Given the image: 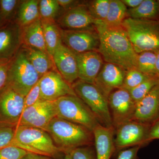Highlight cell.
Wrapping results in <instances>:
<instances>
[{"label":"cell","instance_id":"1f68e13d","mask_svg":"<svg viewBox=\"0 0 159 159\" xmlns=\"http://www.w3.org/2000/svg\"><path fill=\"white\" fill-rule=\"evenodd\" d=\"M150 77H152L143 74L137 68L130 69L126 71L122 88L130 90Z\"/></svg>","mask_w":159,"mask_h":159},{"label":"cell","instance_id":"cb8c5ba5","mask_svg":"<svg viewBox=\"0 0 159 159\" xmlns=\"http://www.w3.org/2000/svg\"><path fill=\"white\" fill-rule=\"evenodd\" d=\"M41 20L47 51L52 58L54 51L62 43L61 28L54 20Z\"/></svg>","mask_w":159,"mask_h":159},{"label":"cell","instance_id":"ee69618b","mask_svg":"<svg viewBox=\"0 0 159 159\" xmlns=\"http://www.w3.org/2000/svg\"><path fill=\"white\" fill-rule=\"evenodd\" d=\"M63 159H72V158H71L70 155V154H65L64 157Z\"/></svg>","mask_w":159,"mask_h":159},{"label":"cell","instance_id":"9c48e42d","mask_svg":"<svg viewBox=\"0 0 159 159\" xmlns=\"http://www.w3.org/2000/svg\"><path fill=\"white\" fill-rule=\"evenodd\" d=\"M108 103L115 130L122 124L133 120L136 102L129 91L122 88L113 91L108 97Z\"/></svg>","mask_w":159,"mask_h":159},{"label":"cell","instance_id":"d590c367","mask_svg":"<svg viewBox=\"0 0 159 159\" xmlns=\"http://www.w3.org/2000/svg\"><path fill=\"white\" fill-rule=\"evenodd\" d=\"M39 80L24 97V111L40 100Z\"/></svg>","mask_w":159,"mask_h":159},{"label":"cell","instance_id":"5b68a950","mask_svg":"<svg viewBox=\"0 0 159 159\" xmlns=\"http://www.w3.org/2000/svg\"><path fill=\"white\" fill-rule=\"evenodd\" d=\"M57 116L93 131L100 124L92 111L77 96L68 95L54 101Z\"/></svg>","mask_w":159,"mask_h":159},{"label":"cell","instance_id":"836d02e7","mask_svg":"<svg viewBox=\"0 0 159 159\" xmlns=\"http://www.w3.org/2000/svg\"><path fill=\"white\" fill-rule=\"evenodd\" d=\"M94 145L79 147L70 153L72 159H97Z\"/></svg>","mask_w":159,"mask_h":159},{"label":"cell","instance_id":"7bdbcfd3","mask_svg":"<svg viewBox=\"0 0 159 159\" xmlns=\"http://www.w3.org/2000/svg\"><path fill=\"white\" fill-rule=\"evenodd\" d=\"M157 54V60L156 63V72L157 77L159 78V51L156 52Z\"/></svg>","mask_w":159,"mask_h":159},{"label":"cell","instance_id":"f1b7e54d","mask_svg":"<svg viewBox=\"0 0 159 159\" xmlns=\"http://www.w3.org/2000/svg\"><path fill=\"white\" fill-rule=\"evenodd\" d=\"M110 0H93L86 1L89 12L96 20L104 22L109 8Z\"/></svg>","mask_w":159,"mask_h":159},{"label":"cell","instance_id":"6da1fadb","mask_svg":"<svg viewBox=\"0 0 159 159\" xmlns=\"http://www.w3.org/2000/svg\"><path fill=\"white\" fill-rule=\"evenodd\" d=\"M95 27L100 41L98 52L105 62L116 65L126 71L137 68L138 54L122 26L111 28L103 22L96 20Z\"/></svg>","mask_w":159,"mask_h":159},{"label":"cell","instance_id":"f6af8a7d","mask_svg":"<svg viewBox=\"0 0 159 159\" xmlns=\"http://www.w3.org/2000/svg\"><path fill=\"white\" fill-rule=\"evenodd\" d=\"M2 20V18H1V16H0V22H1V21Z\"/></svg>","mask_w":159,"mask_h":159},{"label":"cell","instance_id":"e575fe53","mask_svg":"<svg viewBox=\"0 0 159 159\" xmlns=\"http://www.w3.org/2000/svg\"><path fill=\"white\" fill-rule=\"evenodd\" d=\"M28 152L16 146H9L0 149V159H20Z\"/></svg>","mask_w":159,"mask_h":159},{"label":"cell","instance_id":"f35d334b","mask_svg":"<svg viewBox=\"0 0 159 159\" xmlns=\"http://www.w3.org/2000/svg\"><path fill=\"white\" fill-rule=\"evenodd\" d=\"M159 139V119L151 125L148 142L149 143L155 139Z\"/></svg>","mask_w":159,"mask_h":159},{"label":"cell","instance_id":"4fadbf2b","mask_svg":"<svg viewBox=\"0 0 159 159\" xmlns=\"http://www.w3.org/2000/svg\"><path fill=\"white\" fill-rule=\"evenodd\" d=\"M39 84L42 100L54 101L68 95L76 96L72 86L56 70L49 71L43 75L39 80Z\"/></svg>","mask_w":159,"mask_h":159},{"label":"cell","instance_id":"44dd1931","mask_svg":"<svg viewBox=\"0 0 159 159\" xmlns=\"http://www.w3.org/2000/svg\"><path fill=\"white\" fill-rule=\"evenodd\" d=\"M23 45L47 52L41 18L21 28Z\"/></svg>","mask_w":159,"mask_h":159},{"label":"cell","instance_id":"b9f144b4","mask_svg":"<svg viewBox=\"0 0 159 159\" xmlns=\"http://www.w3.org/2000/svg\"><path fill=\"white\" fill-rule=\"evenodd\" d=\"M121 1L126 7L133 9L139 6L143 2V0H121Z\"/></svg>","mask_w":159,"mask_h":159},{"label":"cell","instance_id":"7a4b0ae2","mask_svg":"<svg viewBox=\"0 0 159 159\" xmlns=\"http://www.w3.org/2000/svg\"><path fill=\"white\" fill-rule=\"evenodd\" d=\"M46 131L64 154H70L79 147L94 145L93 131L60 117H55L51 120Z\"/></svg>","mask_w":159,"mask_h":159},{"label":"cell","instance_id":"7402d4cb","mask_svg":"<svg viewBox=\"0 0 159 159\" xmlns=\"http://www.w3.org/2000/svg\"><path fill=\"white\" fill-rule=\"evenodd\" d=\"M29 61L41 77L49 71L56 70L48 53L32 47L22 45Z\"/></svg>","mask_w":159,"mask_h":159},{"label":"cell","instance_id":"5bb4252c","mask_svg":"<svg viewBox=\"0 0 159 159\" xmlns=\"http://www.w3.org/2000/svg\"><path fill=\"white\" fill-rule=\"evenodd\" d=\"M86 1L71 9L63 10L56 20L59 27L65 30H84L95 28L96 20L91 16Z\"/></svg>","mask_w":159,"mask_h":159},{"label":"cell","instance_id":"d6a6232c","mask_svg":"<svg viewBox=\"0 0 159 159\" xmlns=\"http://www.w3.org/2000/svg\"><path fill=\"white\" fill-rule=\"evenodd\" d=\"M21 1L18 0H1L0 16L3 20H9L16 16L18 9Z\"/></svg>","mask_w":159,"mask_h":159},{"label":"cell","instance_id":"f546056e","mask_svg":"<svg viewBox=\"0 0 159 159\" xmlns=\"http://www.w3.org/2000/svg\"><path fill=\"white\" fill-rule=\"evenodd\" d=\"M159 84V78L157 76L149 77L134 88L129 91L132 98L136 102L143 99L152 89Z\"/></svg>","mask_w":159,"mask_h":159},{"label":"cell","instance_id":"60d3db41","mask_svg":"<svg viewBox=\"0 0 159 159\" xmlns=\"http://www.w3.org/2000/svg\"><path fill=\"white\" fill-rule=\"evenodd\" d=\"M20 159H54L52 157L32 152H28Z\"/></svg>","mask_w":159,"mask_h":159},{"label":"cell","instance_id":"30bf717a","mask_svg":"<svg viewBox=\"0 0 159 159\" xmlns=\"http://www.w3.org/2000/svg\"><path fill=\"white\" fill-rule=\"evenodd\" d=\"M24 97L7 85L0 91V124L18 125L24 110Z\"/></svg>","mask_w":159,"mask_h":159},{"label":"cell","instance_id":"7c38bea8","mask_svg":"<svg viewBox=\"0 0 159 159\" xmlns=\"http://www.w3.org/2000/svg\"><path fill=\"white\" fill-rule=\"evenodd\" d=\"M57 116L54 101L40 99L23 111L17 125L36 127L46 131L51 120Z\"/></svg>","mask_w":159,"mask_h":159},{"label":"cell","instance_id":"603a6c76","mask_svg":"<svg viewBox=\"0 0 159 159\" xmlns=\"http://www.w3.org/2000/svg\"><path fill=\"white\" fill-rule=\"evenodd\" d=\"M39 3V0L21 1L15 22L22 28L40 18Z\"/></svg>","mask_w":159,"mask_h":159},{"label":"cell","instance_id":"8fae6325","mask_svg":"<svg viewBox=\"0 0 159 159\" xmlns=\"http://www.w3.org/2000/svg\"><path fill=\"white\" fill-rule=\"evenodd\" d=\"M62 43L76 53L98 51L99 34L96 28L84 30H65L61 28Z\"/></svg>","mask_w":159,"mask_h":159},{"label":"cell","instance_id":"ffe728a7","mask_svg":"<svg viewBox=\"0 0 159 159\" xmlns=\"http://www.w3.org/2000/svg\"><path fill=\"white\" fill-rule=\"evenodd\" d=\"M93 133L97 159H110L116 153L115 129L113 127L108 128L99 124Z\"/></svg>","mask_w":159,"mask_h":159},{"label":"cell","instance_id":"d6986e66","mask_svg":"<svg viewBox=\"0 0 159 159\" xmlns=\"http://www.w3.org/2000/svg\"><path fill=\"white\" fill-rule=\"evenodd\" d=\"M22 45L21 28L17 24L0 28V58L11 59Z\"/></svg>","mask_w":159,"mask_h":159},{"label":"cell","instance_id":"484cf974","mask_svg":"<svg viewBox=\"0 0 159 159\" xmlns=\"http://www.w3.org/2000/svg\"><path fill=\"white\" fill-rule=\"evenodd\" d=\"M127 7L121 0H110L107 16L103 22L111 28L121 27L127 18Z\"/></svg>","mask_w":159,"mask_h":159},{"label":"cell","instance_id":"ba28073f","mask_svg":"<svg viewBox=\"0 0 159 159\" xmlns=\"http://www.w3.org/2000/svg\"><path fill=\"white\" fill-rule=\"evenodd\" d=\"M150 124L131 120L122 124L115 130L114 139L116 153L129 147H145L149 144Z\"/></svg>","mask_w":159,"mask_h":159},{"label":"cell","instance_id":"d4e9b609","mask_svg":"<svg viewBox=\"0 0 159 159\" xmlns=\"http://www.w3.org/2000/svg\"><path fill=\"white\" fill-rule=\"evenodd\" d=\"M127 18L159 19V0H143L136 8L127 9Z\"/></svg>","mask_w":159,"mask_h":159},{"label":"cell","instance_id":"3957f363","mask_svg":"<svg viewBox=\"0 0 159 159\" xmlns=\"http://www.w3.org/2000/svg\"><path fill=\"white\" fill-rule=\"evenodd\" d=\"M137 54L159 51V19L126 18L122 24Z\"/></svg>","mask_w":159,"mask_h":159},{"label":"cell","instance_id":"4dcf8cb0","mask_svg":"<svg viewBox=\"0 0 159 159\" xmlns=\"http://www.w3.org/2000/svg\"><path fill=\"white\" fill-rule=\"evenodd\" d=\"M16 127L12 125L0 124V149L13 146L25 150V146L16 141Z\"/></svg>","mask_w":159,"mask_h":159},{"label":"cell","instance_id":"52a82bcc","mask_svg":"<svg viewBox=\"0 0 159 159\" xmlns=\"http://www.w3.org/2000/svg\"><path fill=\"white\" fill-rule=\"evenodd\" d=\"M16 141L34 151L36 153L59 158L64 154L54 144L50 134L45 130L36 127L16 125Z\"/></svg>","mask_w":159,"mask_h":159},{"label":"cell","instance_id":"4316f807","mask_svg":"<svg viewBox=\"0 0 159 159\" xmlns=\"http://www.w3.org/2000/svg\"><path fill=\"white\" fill-rule=\"evenodd\" d=\"M156 60L157 54L154 51H144L139 53L137 57V69L149 77H156Z\"/></svg>","mask_w":159,"mask_h":159},{"label":"cell","instance_id":"ac0fdd59","mask_svg":"<svg viewBox=\"0 0 159 159\" xmlns=\"http://www.w3.org/2000/svg\"><path fill=\"white\" fill-rule=\"evenodd\" d=\"M159 119V84L136 102L133 120L152 125Z\"/></svg>","mask_w":159,"mask_h":159},{"label":"cell","instance_id":"8992f818","mask_svg":"<svg viewBox=\"0 0 159 159\" xmlns=\"http://www.w3.org/2000/svg\"><path fill=\"white\" fill-rule=\"evenodd\" d=\"M71 86L76 96L87 105L99 123L108 128L112 127L108 99L96 85L78 79Z\"/></svg>","mask_w":159,"mask_h":159},{"label":"cell","instance_id":"8d00e7d4","mask_svg":"<svg viewBox=\"0 0 159 159\" xmlns=\"http://www.w3.org/2000/svg\"><path fill=\"white\" fill-rule=\"evenodd\" d=\"M11 59L0 58V91L7 84Z\"/></svg>","mask_w":159,"mask_h":159},{"label":"cell","instance_id":"277c9868","mask_svg":"<svg viewBox=\"0 0 159 159\" xmlns=\"http://www.w3.org/2000/svg\"><path fill=\"white\" fill-rule=\"evenodd\" d=\"M41 77L22 47L11 59L6 85L25 97Z\"/></svg>","mask_w":159,"mask_h":159},{"label":"cell","instance_id":"ab89813d","mask_svg":"<svg viewBox=\"0 0 159 159\" xmlns=\"http://www.w3.org/2000/svg\"><path fill=\"white\" fill-rule=\"evenodd\" d=\"M60 6L64 10H67L78 6L82 3L83 1L75 0H57Z\"/></svg>","mask_w":159,"mask_h":159},{"label":"cell","instance_id":"74e56055","mask_svg":"<svg viewBox=\"0 0 159 159\" xmlns=\"http://www.w3.org/2000/svg\"><path fill=\"white\" fill-rule=\"evenodd\" d=\"M141 148L140 146H135L120 151L117 154V159H139L138 152Z\"/></svg>","mask_w":159,"mask_h":159},{"label":"cell","instance_id":"9a60e30c","mask_svg":"<svg viewBox=\"0 0 159 159\" xmlns=\"http://www.w3.org/2000/svg\"><path fill=\"white\" fill-rule=\"evenodd\" d=\"M126 72L119 66L105 62L94 84L108 99L113 91L122 87Z\"/></svg>","mask_w":159,"mask_h":159},{"label":"cell","instance_id":"2e32d148","mask_svg":"<svg viewBox=\"0 0 159 159\" xmlns=\"http://www.w3.org/2000/svg\"><path fill=\"white\" fill-rule=\"evenodd\" d=\"M55 68L63 78L72 85L78 79V70L75 53L61 43L52 56Z\"/></svg>","mask_w":159,"mask_h":159},{"label":"cell","instance_id":"e0dca14e","mask_svg":"<svg viewBox=\"0 0 159 159\" xmlns=\"http://www.w3.org/2000/svg\"><path fill=\"white\" fill-rule=\"evenodd\" d=\"M75 54L78 67V79L94 84L104 63L102 56L97 51Z\"/></svg>","mask_w":159,"mask_h":159},{"label":"cell","instance_id":"83f0119b","mask_svg":"<svg viewBox=\"0 0 159 159\" xmlns=\"http://www.w3.org/2000/svg\"><path fill=\"white\" fill-rule=\"evenodd\" d=\"M63 10L57 0H39L41 19L54 20L56 21Z\"/></svg>","mask_w":159,"mask_h":159}]
</instances>
